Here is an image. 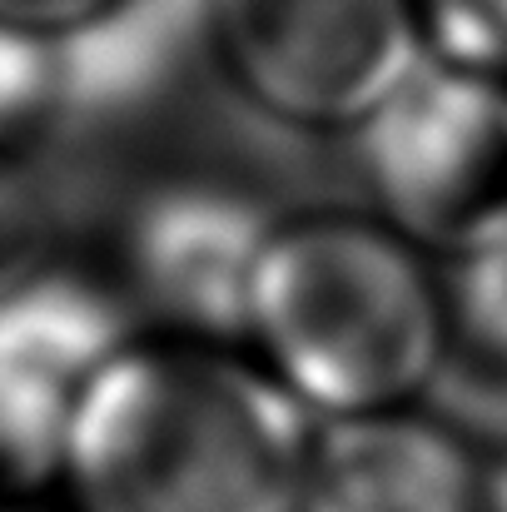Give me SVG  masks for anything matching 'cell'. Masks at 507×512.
<instances>
[{
  "label": "cell",
  "mask_w": 507,
  "mask_h": 512,
  "mask_svg": "<svg viewBox=\"0 0 507 512\" xmlns=\"http://www.w3.org/2000/svg\"><path fill=\"white\" fill-rule=\"evenodd\" d=\"M65 115V50L0 20V160L30 155Z\"/></svg>",
  "instance_id": "ba28073f"
},
{
  "label": "cell",
  "mask_w": 507,
  "mask_h": 512,
  "mask_svg": "<svg viewBox=\"0 0 507 512\" xmlns=\"http://www.w3.org/2000/svg\"><path fill=\"white\" fill-rule=\"evenodd\" d=\"M368 209L453 264L507 234V90L428 60L358 135Z\"/></svg>",
  "instance_id": "277c9868"
},
{
  "label": "cell",
  "mask_w": 507,
  "mask_h": 512,
  "mask_svg": "<svg viewBox=\"0 0 507 512\" xmlns=\"http://www.w3.org/2000/svg\"><path fill=\"white\" fill-rule=\"evenodd\" d=\"M314 418L234 343L135 334L80 393L60 512H299Z\"/></svg>",
  "instance_id": "6da1fadb"
},
{
  "label": "cell",
  "mask_w": 507,
  "mask_h": 512,
  "mask_svg": "<svg viewBox=\"0 0 507 512\" xmlns=\"http://www.w3.org/2000/svg\"><path fill=\"white\" fill-rule=\"evenodd\" d=\"M493 512H507V468H493Z\"/></svg>",
  "instance_id": "7c38bea8"
},
{
  "label": "cell",
  "mask_w": 507,
  "mask_h": 512,
  "mask_svg": "<svg viewBox=\"0 0 507 512\" xmlns=\"http://www.w3.org/2000/svg\"><path fill=\"white\" fill-rule=\"evenodd\" d=\"M135 334L100 259L55 254L0 289V503L50 498L80 393Z\"/></svg>",
  "instance_id": "8992f818"
},
{
  "label": "cell",
  "mask_w": 507,
  "mask_h": 512,
  "mask_svg": "<svg viewBox=\"0 0 507 512\" xmlns=\"http://www.w3.org/2000/svg\"><path fill=\"white\" fill-rule=\"evenodd\" d=\"M204 45L254 115L343 140L428 65L413 0H204Z\"/></svg>",
  "instance_id": "3957f363"
},
{
  "label": "cell",
  "mask_w": 507,
  "mask_h": 512,
  "mask_svg": "<svg viewBox=\"0 0 507 512\" xmlns=\"http://www.w3.org/2000/svg\"><path fill=\"white\" fill-rule=\"evenodd\" d=\"M428 60L507 90V0H413Z\"/></svg>",
  "instance_id": "9c48e42d"
},
{
  "label": "cell",
  "mask_w": 507,
  "mask_h": 512,
  "mask_svg": "<svg viewBox=\"0 0 507 512\" xmlns=\"http://www.w3.org/2000/svg\"><path fill=\"white\" fill-rule=\"evenodd\" d=\"M299 512H493V463L438 408L314 428Z\"/></svg>",
  "instance_id": "52a82bcc"
},
{
  "label": "cell",
  "mask_w": 507,
  "mask_h": 512,
  "mask_svg": "<svg viewBox=\"0 0 507 512\" xmlns=\"http://www.w3.org/2000/svg\"><path fill=\"white\" fill-rule=\"evenodd\" d=\"M239 348L314 423L413 408L448 368L443 264L373 209H284Z\"/></svg>",
  "instance_id": "7a4b0ae2"
},
{
  "label": "cell",
  "mask_w": 507,
  "mask_h": 512,
  "mask_svg": "<svg viewBox=\"0 0 507 512\" xmlns=\"http://www.w3.org/2000/svg\"><path fill=\"white\" fill-rule=\"evenodd\" d=\"M284 209L229 174H160L125 194L95 254L140 334L234 343Z\"/></svg>",
  "instance_id": "5b68a950"
},
{
  "label": "cell",
  "mask_w": 507,
  "mask_h": 512,
  "mask_svg": "<svg viewBox=\"0 0 507 512\" xmlns=\"http://www.w3.org/2000/svg\"><path fill=\"white\" fill-rule=\"evenodd\" d=\"M120 5L125 0H0V20L50 45H70L95 25H105Z\"/></svg>",
  "instance_id": "8fae6325"
},
{
  "label": "cell",
  "mask_w": 507,
  "mask_h": 512,
  "mask_svg": "<svg viewBox=\"0 0 507 512\" xmlns=\"http://www.w3.org/2000/svg\"><path fill=\"white\" fill-rule=\"evenodd\" d=\"M55 254H65V244L45 179L30 170V155L0 160V289L50 264Z\"/></svg>",
  "instance_id": "30bf717a"
}]
</instances>
